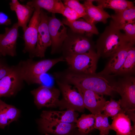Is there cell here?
Returning a JSON list of instances; mask_svg holds the SVG:
<instances>
[{
    "mask_svg": "<svg viewBox=\"0 0 135 135\" xmlns=\"http://www.w3.org/2000/svg\"><path fill=\"white\" fill-rule=\"evenodd\" d=\"M94 1L103 8H108L114 10L115 13L134 6L132 2L125 0H96Z\"/></svg>",
    "mask_w": 135,
    "mask_h": 135,
    "instance_id": "d4e9b609",
    "label": "cell"
},
{
    "mask_svg": "<svg viewBox=\"0 0 135 135\" xmlns=\"http://www.w3.org/2000/svg\"><path fill=\"white\" fill-rule=\"evenodd\" d=\"M12 66L9 65L4 58L0 57V80L10 72Z\"/></svg>",
    "mask_w": 135,
    "mask_h": 135,
    "instance_id": "1f68e13d",
    "label": "cell"
},
{
    "mask_svg": "<svg viewBox=\"0 0 135 135\" xmlns=\"http://www.w3.org/2000/svg\"><path fill=\"white\" fill-rule=\"evenodd\" d=\"M99 57L95 52L79 54H68L65 60L72 72L80 74L96 73Z\"/></svg>",
    "mask_w": 135,
    "mask_h": 135,
    "instance_id": "5b68a950",
    "label": "cell"
},
{
    "mask_svg": "<svg viewBox=\"0 0 135 135\" xmlns=\"http://www.w3.org/2000/svg\"><path fill=\"white\" fill-rule=\"evenodd\" d=\"M27 4L33 8L44 9L52 14H63L65 8L60 0H34L28 2Z\"/></svg>",
    "mask_w": 135,
    "mask_h": 135,
    "instance_id": "603a6c76",
    "label": "cell"
},
{
    "mask_svg": "<svg viewBox=\"0 0 135 135\" xmlns=\"http://www.w3.org/2000/svg\"><path fill=\"white\" fill-rule=\"evenodd\" d=\"M45 134L46 135H51L50 134Z\"/></svg>",
    "mask_w": 135,
    "mask_h": 135,
    "instance_id": "d590c367",
    "label": "cell"
},
{
    "mask_svg": "<svg viewBox=\"0 0 135 135\" xmlns=\"http://www.w3.org/2000/svg\"><path fill=\"white\" fill-rule=\"evenodd\" d=\"M35 104L39 108L58 107L60 90L54 87L41 85L31 91Z\"/></svg>",
    "mask_w": 135,
    "mask_h": 135,
    "instance_id": "ba28073f",
    "label": "cell"
},
{
    "mask_svg": "<svg viewBox=\"0 0 135 135\" xmlns=\"http://www.w3.org/2000/svg\"><path fill=\"white\" fill-rule=\"evenodd\" d=\"M64 60L62 57L36 61L30 58L21 60L19 63L22 76L24 81L28 84H42L44 80L42 77L43 75L56 64Z\"/></svg>",
    "mask_w": 135,
    "mask_h": 135,
    "instance_id": "3957f363",
    "label": "cell"
},
{
    "mask_svg": "<svg viewBox=\"0 0 135 135\" xmlns=\"http://www.w3.org/2000/svg\"></svg>",
    "mask_w": 135,
    "mask_h": 135,
    "instance_id": "74e56055",
    "label": "cell"
},
{
    "mask_svg": "<svg viewBox=\"0 0 135 135\" xmlns=\"http://www.w3.org/2000/svg\"><path fill=\"white\" fill-rule=\"evenodd\" d=\"M2 56L0 55V57H1Z\"/></svg>",
    "mask_w": 135,
    "mask_h": 135,
    "instance_id": "8d00e7d4",
    "label": "cell"
},
{
    "mask_svg": "<svg viewBox=\"0 0 135 135\" xmlns=\"http://www.w3.org/2000/svg\"><path fill=\"white\" fill-rule=\"evenodd\" d=\"M78 114L76 111L67 109L64 111L43 110L40 118L47 120L67 123H76Z\"/></svg>",
    "mask_w": 135,
    "mask_h": 135,
    "instance_id": "d6986e66",
    "label": "cell"
},
{
    "mask_svg": "<svg viewBox=\"0 0 135 135\" xmlns=\"http://www.w3.org/2000/svg\"><path fill=\"white\" fill-rule=\"evenodd\" d=\"M20 113V110L14 106L0 100V128L4 129L12 122L17 120Z\"/></svg>",
    "mask_w": 135,
    "mask_h": 135,
    "instance_id": "ffe728a7",
    "label": "cell"
},
{
    "mask_svg": "<svg viewBox=\"0 0 135 135\" xmlns=\"http://www.w3.org/2000/svg\"><path fill=\"white\" fill-rule=\"evenodd\" d=\"M123 76L115 82L113 88L121 96L119 100L122 112L130 116L135 115V78Z\"/></svg>",
    "mask_w": 135,
    "mask_h": 135,
    "instance_id": "277c9868",
    "label": "cell"
},
{
    "mask_svg": "<svg viewBox=\"0 0 135 135\" xmlns=\"http://www.w3.org/2000/svg\"><path fill=\"white\" fill-rule=\"evenodd\" d=\"M62 22L68 26L76 33L84 34L90 37L94 34H99L94 24L89 23L83 19L80 18L73 21L64 19Z\"/></svg>",
    "mask_w": 135,
    "mask_h": 135,
    "instance_id": "ac0fdd59",
    "label": "cell"
},
{
    "mask_svg": "<svg viewBox=\"0 0 135 135\" xmlns=\"http://www.w3.org/2000/svg\"><path fill=\"white\" fill-rule=\"evenodd\" d=\"M94 0H86L82 4L86 12L92 23L94 24L98 22L106 23L107 19L110 18L111 16L100 6L94 5Z\"/></svg>",
    "mask_w": 135,
    "mask_h": 135,
    "instance_id": "44dd1931",
    "label": "cell"
},
{
    "mask_svg": "<svg viewBox=\"0 0 135 135\" xmlns=\"http://www.w3.org/2000/svg\"><path fill=\"white\" fill-rule=\"evenodd\" d=\"M111 17L112 19L111 22L118 28L126 24L134 22H135V7L115 13L112 15Z\"/></svg>",
    "mask_w": 135,
    "mask_h": 135,
    "instance_id": "cb8c5ba5",
    "label": "cell"
},
{
    "mask_svg": "<svg viewBox=\"0 0 135 135\" xmlns=\"http://www.w3.org/2000/svg\"><path fill=\"white\" fill-rule=\"evenodd\" d=\"M67 45L68 54H85L94 52L95 48L91 38L84 34L76 33Z\"/></svg>",
    "mask_w": 135,
    "mask_h": 135,
    "instance_id": "5bb4252c",
    "label": "cell"
},
{
    "mask_svg": "<svg viewBox=\"0 0 135 135\" xmlns=\"http://www.w3.org/2000/svg\"><path fill=\"white\" fill-rule=\"evenodd\" d=\"M114 77L99 73L85 74L72 72L65 75L64 78L65 82L74 85L77 88L90 90L101 95L112 96L116 81Z\"/></svg>",
    "mask_w": 135,
    "mask_h": 135,
    "instance_id": "6da1fadb",
    "label": "cell"
},
{
    "mask_svg": "<svg viewBox=\"0 0 135 135\" xmlns=\"http://www.w3.org/2000/svg\"><path fill=\"white\" fill-rule=\"evenodd\" d=\"M63 98L60 100L58 107L61 110L66 109L83 112L84 106L82 95L74 88L65 82L57 80Z\"/></svg>",
    "mask_w": 135,
    "mask_h": 135,
    "instance_id": "8992f818",
    "label": "cell"
},
{
    "mask_svg": "<svg viewBox=\"0 0 135 135\" xmlns=\"http://www.w3.org/2000/svg\"><path fill=\"white\" fill-rule=\"evenodd\" d=\"M34 9L28 26L23 30L24 47L23 52L24 53H28L30 58H31L34 57L37 41L38 27L40 20V8L36 7Z\"/></svg>",
    "mask_w": 135,
    "mask_h": 135,
    "instance_id": "9c48e42d",
    "label": "cell"
},
{
    "mask_svg": "<svg viewBox=\"0 0 135 135\" xmlns=\"http://www.w3.org/2000/svg\"><path fill=\"white\" fill-rule=\"evenodd\" d=\"M42 131L55 135H73L76 129L74 123L59 122L40 118L38 121Z\"/></svg>",
    "mask_w": 135,
    "mask_h": 135,
    "instance_id": "4fadbf2b",
    "label": "cell"
},
{
    "mask_svg": "<svg viewBox=\"0 0 135 135\" xmlns=\"http://www.w3.org/2000/svg\"><path fill=\"white\" fill-rule=\"evenodd\" d=\"M11 20L5 13L0 12V25L8 26L11 24Z\"/></svg>",
    "mask_w": 135,
    "mask_h": 135,
    "instance_id": "836d02e7",
    "label": "cell"
},
{
    "mask_svg": "<svg viewBox=\"0 0 135 135\" xmlns=\"http://www.w3.org/2000/svg\"><path fill=\"white\" fill-rule=\"evenodd\" d=\"M64 4L72 8L78 13L87 22L92 23L86 12L82 4L78 0H64ZM94 24V23H93Z\"/></svg>",
    "mask_w": 135,
    "mask_h": 135,
    "instance_id": "f546056e",
    "label": "cell"
},
{
    "mask_svg": "<svg viewBox=\"0 0 135 135\" xmlns=\"http://www.w3.org/2000/svg\"><path fill=\"white\" fill-rule=\"evenodd\" d=\"M64 6L65 9L62 14L65 16L68 20H75L81 18L78 13L73 10L65 5Z\"/></svg>",
    "mask_w": 135,
    "mask_h": 135,
    "instance_id": "d6a6232c",
    "label": "cell"
},
{
    "mask_svg": "<svg viewBox=\"0 0 135 135\" xmlns=\"http://www.w3.org/2000/svg\"><path fill=\"white\" fill-rule=\"evenodd\" d=\"M20 64L13 66L10 72L0 80V98L15 95L24 85Z\"/></svg>",
    "mask_w": 135,
    "mask_h": 135,
    "instance_id": "52a82bcc",
    "label": "cell"
},
{
    "mask_svg": "<svg viewBox=\"0 0 135 135\" xmlns=\"http://www.w3.org/2000/svg\"><path fill=\"white\" fill-rule=\"evenodd\" d=\"M48 17L40 9V20L38 30L37 41L34 53V57H44L47 48L51 45L48 26Z\"/></svg>",
    "mask_w": 135,
    "mask_h": 135,
    "instance_id": "30bf717a",
    "label": "cell"
},
{
    "mask_svg": "<svg viewBox=\"0 0 135 135\" xmlns=\"http://www.w3.org/2000/svg\"><path fill=\"white\" fill-rule=\"evenodd\" d=\"M110 129L115 131L116 135H130L132 129L131 120L124 113L121 112L112 119Z\"/></svg>",
    "mask_w": 135,
    "mask_h": 135,
    "instance_id": "7402d4cb",
    "label": "cell"
},
{
    "mask_svg": "<svg viewBox=\"0 0 135 135\" xmlns=\"http://www.w3.org/2000/svg\"><path fill=\"white\" fill-rule=\"evenodd\" d=\"M95 121V115L83 114L77 120L76 124L79 132L88 134L94 129Z\"/></svg>",
    "mask_w": 135,
    "mask_h": 135,
    "instance_id": "4316f807",
    "label": "cell"
},
{
    "mask_svg": "<svg viewBox=\"0 0 135 135\" xmlns=\"http://www.w3.org/2000/svg\"><path fill=\"white\" fill-rule=\"evenodd\" d=\"M19 27L17 22L15 23L11 28H6L4 33L0 34V54L2 56L14 57L16 55V41Z\"/></svg>",
    "mask_w": 135,
    "mask_h": 135,
    "instance_id": "8fae6325",
    "label": "cell"
},
{
    "mask_svg": "<svg viewBox=\"0 0 135 135\" xmlns=\"http://www.w3.org/2000/svg\"><path fill=\"white\" fill-rule=\"evenodd\" d=\"M129 44H132L125 34L122 33L111 21L97 40L95 47L99 58H110Z\"/></svg>",
    "mask_w": 135,
    "mask_h": 135,
    "instance_id": "7a4b0ae2",
    "label": "cell"
},
{
    "mask_svg": "<svg viewBox=\"0 0 135 135\" xmlns=\"http://www.w3.org/2000/svg\"><path fill=\"white\" fill-rule=\"evenodd\" d=\"M9 4L11 10L16 12L18 19L17 23L23 31L27 27L34 8L27 4H21L18 0H12Z\"/></svg>",
    "mask_w": 135,
    "mask_h": 135,
    "instance_id": "e0dca14e",
    "label": "cell"
},
{
    "mask_svg": "<svg viewBox=\"0 0 135 135\" xmlns=\"http://www.w3.org/2000/svg\"><path fill=\"white\" fill-rule=\"evenodd\" d=\"M82 94L84 106L94 115L101 113L106 100L103 95L89 90L77 88Z\"/></svg>",
    "mask_w": 135,
    "mask_h": 135,
    "instance_id": "9a60e30c",
    "label": "cell"
},
{
    "mask_svg": "<svg viewBox=\"0 0 135 135\" xmlns=\"http://www.w3.org/2000/svg\"><path fill=\"white\" fill-rule=\"evenodd\" d=\"M118 28L120 30H124L125 32V34L130 43L134 45L135 42V22L126 24L120 26Z\"/></svg>",
    "mask_w": 135,
    "mask_h": 135,
    "instance_id": "4dcf8cb0",
    "label": "cell"
},
{
    "mask_svg": "<svg viewBox=\"0 0 135 135\" xmlns=\"http://www.w3.org/2000/svg\"><path fill=\"white\" fill-rule=\"evenodd\" d=\"M73 135H91L88 134H86L81 133L79 132L78 129H76L74 131Z\"/></svg>",
    "mask_w": 135,
    "mask_h": 135,
    "instance_id": "e575fe53",
    "label": "cell"
},
{
    "mask_svg": "<svg viewBox=\"0 0 135 135\" xmlns=\"http://www.w3.org/2000/svg\"><path fill=\"white\" fill-rule=\"evenodd\" d=\"M102 110L104 114L112 119L119 113L122 112L120 100L116 101L111 98L110 100L106 101Z\"/></svg>",
    "mask_w": 135,
    "mask_h": 135,
    "instance_id": "f1b7e54d",
    "label": "cell"
},
{
    "mask_svg": "<svg viewBox=\"0 0 135 135\" xmlns=\"http://www.w3.org/2000/svg\"><path fill=\"white\" fill-rule=\"evenodd\" d=\"M132 46L134 45L129 44L118 51L110 58L104 69L98 73L113 76H117L126 58L129 49Z\"/></svg>",
    "mask_w": 135,
    "mask_h": 135,
    "instance_id": "2e32d148",
    "label": "cell"
},
{
    "mask_svg": "<svg viewBox=\"0 0 135 135\" xmlns=\"http://www.w3.org/2000/svg\"><path fill=\"white\" fill-rule=\"evenodd\" d=\"M95 116L94 129L99 130L100 135H108L110 130V125L108 122V117L102 113L95 115Z\"/></svg>",
    "mask_w": 135,
    "mask_h": 135,
    "instance_id": "83f0119b",
    "label": "cell"
},
{
    "mask_svg": "<svg viewBox=\"0 0 135 135\" xmlns=\"http://www.w3.org/2000/svg\"><path fill=\"white\" fill-rule=\"evenodd\" d=\"M135 48L134 46L129 49L124 62L117 75L132 76L135 72Z\"/></svg>",
    "mask_w": 135,
    "mask_h": 135,
    "instance_id": "484cf974",
    "label": "cell"
},
{
    "mask_svg": "<svg viewBox=\"0 0 135 135\" xmlns=\"http://www.w3.org/2000/svg\"><path fill=\"white\" fill-rule=\"evenodd\" d=\"M48 26L51 42L52 52H54L68 38L67 28L54 14L48 17Z\"/></svg>",
    "mask_w": 135,
    "mask_h": 135,
    "instance_id": "7c38bea8",
    "label": "cell"
}]
</instances>
